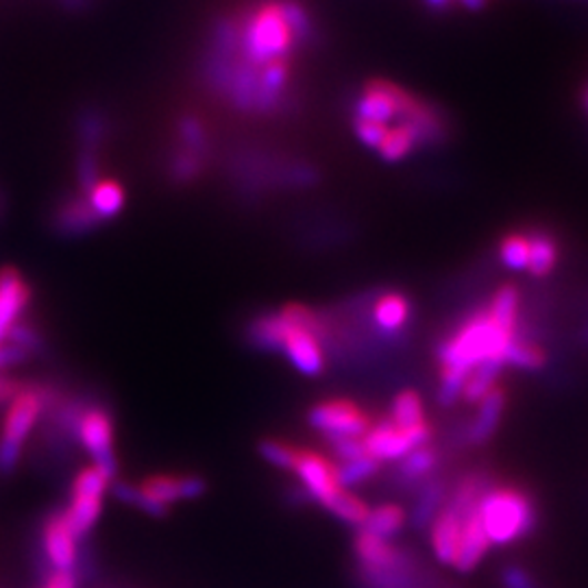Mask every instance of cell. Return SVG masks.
<instances>
[{
  "label": "cell",
  "instance_id": "cell-40",
  "mask_svg": "<svg viewBox=\"0 0 588 588\" xmlns=\"http://www.w3.org/2000/svg\"><path fill=\"white\" fill-rule=\"evenodd\" d=\"M68 4H72V7H77V4H83V0H66Z\"/></svg>",
  "mask_w": 588,
  "mask_h": 588
},
{
  "label": "cell",
  "instance_id": "cell-17",
  "mask_svg": "<svg viewBox=\"0 0 588 588\" xmlns=\"http://www.w3.org/2000/svg\"><path fill=\"white\" fill-rule=\"evenodd\" d=\"M490 540L484 532V526H481L480 515H478V508L474 506L467 517H465V528H462V547H460V556H458V562H456V569L462 571V574H469L474 571L484 556L488 554L490 549Z\"/></svg>",
  "mask_w": 588,
  "mask_h": 588
},
{
  "label": "cell",
  "instance_id": "cell-18",
  "mask_svg": "<svg viewBox=\"0 0 588 588\" xmlns=\"http://www.w3.org/2000/svg\"><path fill=\"white\" fill-rule=\"evenodd\" d=\"M421 147V138L410 122H397L388 127V133L377 149L379 158L388 163L406 160L415 149Z\"/></svg>",
  "mask_w": 588,
  "mask_h": 588
},
{
  "label": "cell",
  "instance_id": "cell-28",
  "mask_svg": "<svg viewBox=\"0 0 588 588\" xmlns=\"http://www.w3.org/2000/svg\"><path fill=\"white\" fill-rule=\"evenodd\" d=\"M177 140H179V147L192 151V153H199V156H208V149H210V136H208V129L203 124L201 118L197 116H181L177 120Z\"/></svg>",
  "mask_w": 588,
  "mask_h": 588
},
{
  "label": "cell",
  "instance_id": "cell-22",
  "mask_svg": "<svg viewBox=\"0 0 588 588\" xmlns=\"http://www.w3.org/2000/svg\"><path fill=\"white\" fill-rule=\"evenodd\" d=\"M286 331V321L279 312H267L249 322L247 338L262 351H279Z\"/></svg>",
  "mask_w": 588,
  "mask_h": 588
},
{
  "label": "cell",
  "instance_id": "cell-21",
  "mask_svg": "<svg viewBox=\"0 0 588 588\" xmlns=\"http://www.w3.org/2000/svg\"><path fill=\"white\" fill-rule=\"evenodd\" d=\"M373 319L377 327L386 333H397L406 327L410 319V301L401 292H386L377 299L373 308Z\"/></svg>",
  "mask_w": 588,
  "mask_h": 588
},
{
  "label": "cell",
  "instance_id": "cell-36",
  "mask_svg": "<svg viewBox=\"0 0 588 588\" xmlns=\"http://www.w3.org/2000/svg\"><path fill=\"white\" fill-rule=\"evenodd\" d=\"M42 588H79V576L74 571H57L49 569L44 574Z\"/></svg>",
  "mask_w": 588,
  "mask_h": 588
},
{
  "label": "cell",
  "instance_id": "cell-35",
  "mask_svg": "<svg viewBox=\"0 0 588 588\" xmlns=\"http://www.w3.org/2000/svg\"><path fill=\"white\" fill-rule=\"evenodd\" d=\"M351 124H353V133L358 136V140L367 149H375V151L381 147V142H383V138L388 133V127H390V124L371 122V120H358V118H353Z\"/></svg>",
  "mask_w": 588,
  "mask_h": 588
},
{
  "label": "cell",
  "instance_id": "cell-4",
  "mask_svg": "<svg viewBox=\"0 0 588 588\" xmlns=\"http://www.w3.org/2000/svg\"><path fill=\"white\" fill-rule=\"evenodd\" d=\"M53 392L40 383H22L9 401L0 431V474H11L22 456L27 438L51 406Z\"/></svg>",
  "mask_w": 588,
  "mask_h": 588
},
{
  "label": "cell",
  "instance_id": "cell-1",
  "mask_svg": "<svg viewBox=\"0 0 588 588\" xmlns=\"http://www.w3.org/2000/svg\"><path fill=\"white\" fill-rule=\"evenodd\" d=\"M240 22V57L256 68L277 59H295L317 44V27L301 0H262Z\"/></svg>",
  "mask_w": 588,
  "mask_h": 588
},
{
  "label": "cell",
  "instance_id": "cell-6",
  "mask_svg": "<svg viewBox=\"0 0 588 588\" xmlns=\"http://www.w3.org/2000/svg\"><path fill=\"white\" fill-rule=\"evenodd\" d=\"M113 478L97 465L83 467L70 486V504L63 508L70 530L79 540L92 532L103 515V497Z\"/></svg>",
  "mask_w": 588,
  "mask_h": 588
},
{
  "label": "cell",
  "instance_id": "cell-13",
  "mask_svg": "<svg viewBox=\"0 0 588 588\" xmlns=\"http://www.w3.org/2000/svg\"><path fill=\"white\" fill-rule=\"evenodd\" d=\"M33 301V288L24 275L13 267L0 268V345L11 329L24 319Z\"/></svg>",
  "mask_w": 588,
  "mask_h": 588
},
{
  "label": "cell",
  "instance_id": "cell-19",
  "mask_svg": "<svg viewBox=\"0 0 588 588\" xmlns=\"http://www.w3.org/2000/svg\"><path fill=\"white\" fill-rule=\"evenodd\" d=\"M519 306H521V295L515 286H501L490 301L488 315L495 325L506 331L508 336H519Z\"/></svg>",
  "mask_w": 588,
  "mask_h": 588
},
{
  "label": "cell",
  "instance_id": "cell-16",
  "mask_svg": "<svg viewBox=\"0 0 588 588\" xmlns=\"http://www.w3.org/2000/svg\"><path fill=\"white\" fill-rule=\"evenodd\" d=\"M506 403H508V395L506 390L497 383L480 403H478V412H476V419L471 423L469 429V440L474 445H484L488 442L497 428L501 426V419H504V412H506Z\"/></svg>",
  "mask_w": 588,
  "mask_h": 588
},
{
  "label": "cell",
  "instance_id": "cell-27",
  "mask_svg": "<svg viewBox=\"0 0 588 588\" xmlns=\"http://www.w3.org/2000/svg\"><path fill=\"white\" fill-rule=\"evenodd\" d=\"M390 419L401 426V428H415L426 419V408H423V399L417 390H401L395 399H392V410H390Z\"/></svg>",
  "mask_w": 588,
  "mask_h": 588
},
{
  "label": "cell",
  "instance_id": "cell-25",
  "mask_svg": "<svg viewBox=\"0 0 588 588\" xmlns=\"http://www.w3.org/2000/svg\"><path fill=\"white\" fill-rule=\"evenodd\" d=\"M530 236V233H528ZM558 262V242L547 231H536L530 236V265L528 270L535 277H547Z\"/></svg>",
  "mask_w": 588,
  "mask_h": 588
},
{
  "label": "cell",
  "instance_id": "cell-24",
  "mask_svg": "<svg viewBox=\"0 0 588 588\" xmlns=\"http://www.w3.org/2000/svg\"><path fill=\"white\" fill-rule=\"evenodd\" d=\"M504 362H484L467 375V381L462 386L460 399L465 403H480L481 399L497 386V379L501 375Z\"/></svg>",
  "mask_w": 588,
  "mask_h": 588
},
{
  "label": "cell",
  "instance_id": "cell-39",
  "mask_svg": "<svg viewBox=\"0 0 588 588\" xmlns=\"http://www.w3.org/2000/svg\"><path fill=\"white\" fill-rule=\"evenodd\" d=\"M460 2H462L467 9H481L488 0H460Z\"/></svg>",
  "mask_w": 588,
  "mask_h": 588
},
{
  "label": "cell",
  "instance_id": "cell-12",
  "mask_svg": "<svg viewBox=\"0 0 588 588\" xmlns=\"http://www.w3.org/2000/svg\"><path fill=\"white\" fill-rule=\"evenodd\" d=\"M471 510V508H469ZM467 508L456 506L454 501H447L436 517L431 519V530H429V542L433 549V556L440 565L456 567L460 547H462V528H465V517L469 512Z\"/></svg>",
  "mask_w": 588,
  "mask_h": 588
},
{
  "label": "cell",
  "instance_id": "cell-11",
  "mask_svg": "<svg viewBox=\"0 0 588 588\" xmlns=\"http://www.w3.org/2000/svg\"><path fill=\"white\" fill-rule=\"evenodd\" d=\"M292 474L301 480V484L308 490V495L312 499H317L325 510L336 499V495L342 490V486L338 481L336 462H331L329 458H325L319 451L301 449Z\"/></svg>",
  "mask_w": 588,
  "mask_h": 588
},
{
  "label": "cell",
  "instance_id": "cell-29",
  "mask_svg": "<svg viewBox=\"0 0 588 588\" xmlns=\"http://www.w3.org/2000/svg\"><path fill=\"white\" fill-rule=\"evenodd\" d=\"M499 260L510 270H528L530 265V236L524 231H512L499 242Z\"/></svg>",
  "mask_w": 588,
  "mask_h": 588
},
{
  "label": "cell",
  "instance_id": "cell-10",
  "mask_svg": "<svg viewBox=\"0 0 588 588\" xmlns=\"http://www.w3.org/2000/svg\"><path fill=\"white\" fill-rule=\"evenodd\" d=\"M42 549L49 569L57 571H74L81 551H79V538L70 530V524L66 519L63 510H53L44 524H42Z\"/></svg>",
  "mask_w": 588,
  "mask_h": 588
},
{
  "label": "cell",
  "instance_id": "cell-2",
  "mask_svg": "<svg viewBox=\"0 0 588 588\" xmlns=\"http://www.w3.org/2000/svg\"><path fill=\"white\" fill-rule=\"evenodd\" d=\"M476 508L490 545L517 542L536 528L535 501L517 486H495L486 490Z\"/></svg>",
  "mask_w": 588,
  "mask_h": 588
},
{
  "label": "cell",
  "instance_id": "cell-7",
  "mask_svg": "<svg viewBox=\"0 0 588 588\" xmlns=\"http://www.w3.org/2000/svg\"><path fill=\"white\" fill-rule=\"evenodd\" d=\"M421 101V97L390 79H371L353 101V118L392 124V120H408Z\"/></svg>",
  "mask_w": 588,
  "mask_h": 588
},
{
  "label": "cell",
  "instance_id": "cell-20",
  "mask_svg": "<svg viewBox=\"0 0 588 588\" xmlns=\"http://www.w3.org/2000/svg\"><path fill=\"white\" fill-rule=\"evenodd\" d=\"M90 206L94 212L101 216V220H111L124 210L127 203V192L124 186L116 179H99L88 192H86Z\"/></svg>",
  "mask_w": 588,
  "mask_h": 588
},
{
  "label": "cell",
  "instance_id": "cell-26",
  "mask_svg": "<svg viewBox=\"0 0 588 588\" xmlns=\"http://www.w3.org/2000/svg\"><path fill=\"white\" fill-rule=\"evenodd\" d=\"M336 519L345 521L347 526H353V528H362L371 515V508L358 497L353 495L349 488H342L336 499L329 504L327 508Z\"/></svg>",
  "mask_w": 588,
  "mask_h": 588
},
{
  "label": "cell",
  "instance_id": "cell-9",
  "mask_svg": "<svg viewBox=\"0 0 588 588\" xmlns=\"http://www.w3.org/2000/svg\"><path fill=\"white\" fill-rule=\"evenodd\" d=\"M308 421L327 438H365L373 428L369 415L351 399H325L310 408Z\"/></svg>",
  "mask_w": 588,
  "mask_h": 588
},
{
  "label": "cell",
  "instance_id": "cell-14",
  "mask_svg": "<svg viewBox=\"0 0 588 588\" xmlns=\"http://www.w3.org/2000/svg\"><path fill=\"white\" fill-rule=\"evenodd\" d=\"M279 351L286 353V358L292 362V367L299 373L317 377L325 371V353H322L321 340L308 329H299V327H292L286 322V331H283V340H281Z\"/></svg>",
  "mask_w": 588,
  "mask_h": 588
},
{
  "label": "cell",
  "instance_id": "cell-5",
  "mask_svg": "<svg viewBox=\"0 0 588 588\" xmlns=\"http://www.w3.org/2000/svg\"><path fill=\"white\" fill-rule=\"evenodd\" d=\"M63 426L72 429L77 442L92 458V465L108 471L118 480V458H116V421L106 406L88 403L74 408L72 417L66 412Z\"/></svg>",
  "mask_w": 588,
  "mask_h": 588
},
{
  "label": "cell",
  "instance_id": "cell-38",
  "mask_svg": "<svg viewBox=\"0 0 588 588\" xmlns=\"http://www.w3.org/2000/svg\"><path fill=\"white\" fill-rule=\"evenodd\" d=\"M426 4H428L429 9H436V11H440V9H449L451 4H454V0H423Z\"/></svg>",
  "mask_w": 588,
  "mask_h": 588
},
{
  "label": "cell",
  "instance_id": "cell-3",
  "mask_svg": "<svg viewBox=\"0 0 588 588\" xmlns=\"http://www.w3.org/2000/svg\"><path fill=\"white\" fill-rule=\"evenodd\" d=\"M111 490L127 506H133L149 517L161 519L170 512L175 504L203 497L208 490V481L195 474H158L138 484L113 480Z\"/></svg>",
  "mask_w": 588,
  "mask_h": 588
},
{
  "label": "cell",
  "instance_id": "cell-8",
  "mask_svg": "<svg viewBox=\"0 0 588 588\" xmlns=\"http://www.w3.org/2000/svg\"><path fill=\"white\" fill-rule=\"evenodd\" d=\"M431 436L433 428L429 421L415 428H401L392 419H383L369 429V433L365 436V447L377 462H392L403 460L415 449L429 445Z\"/></svg>",
  "mask_w": 588,
  "mask_h": 588
},
{
  "label": "cell",
  "instance_id": "cell-33",
  "mask_svg": "<svg viewBox=\"0 0 588 588\" xmlns=\"http://www.w3.org/2000/svg\"><path fill=\"white\" fill-rule=\"evenodd\" d=\"M206 158L199 153H192L183 147H179L175 151V156L168 161V170H170V179L177 183H188L192 179H197L203 170Z\"/></svg>",
  "mask_w": 588,
  "mask_h": 588
},
{
  "label": "cell",
  "instance_id": "cell-31",
  "mask_svg": "<svg viewBox=\"0 0 588 588\" xmlns=\"http://www.w3.org/2000/svg\"><path fill=\"white\" fill-rule=\"evenodd\" d=\"M381 462H377L369 454L349 462H336V471H338V481L342 488H351L356 484H362L365 480H371L373 476L379 474Z\"/></svg>",
  "mask_w": 588,
  "mask_h": 588
},
{
  "label": "cell",
  "instance_id": "cell-37",
  "mask_svg": "<svg viewBox=\"0 0 588 588\" xmlns=\"http://www.w3.org/2000/svg\"><path fill=\"white\" fill-rule=\"evenodd\" d=\"M20 388H22V381L0 373V403H9Z\"/></svg>",
  "mask_w": 588,
  "mask_h": 588
},
{
  "label": "cell",
  "instance_id": "cell-32",
  "mask_svg": "<svg viewBox=\"0 0 588 588\" xmlns=\"http://www.w3.org/2000/svg\"><path fill=\"white\" fill-rule=\"evenodd\" d=\"M299 447L279 440V438H265L260 442V454L268 465L281 469V471H295V465L299 460Z\"/></svg>",
  "mask_w": 588,
  "mask_h": 588
},
{
  "label": "cell",
  "instance_id": "cell-30",
  "mask_svg": "<svg viewBox=\"0 0 588 588\" xmlns=\"http://www.w3.org/2000/svg\"><path fill=\"white\" fill-rule=\"evenodd\" d=\"M506 365H512V367H519V369H526V371H538L547 365V353L542 347H538L530 340H524V338H512V342L508 345V351H506Z\"/></svg>",
  "mask_w": 588,
  "mask_h": 588
},
{
  "label": "cell",
  "instance_id": "cell-15",
  "mask_svg": "<svg viewBox=\"0 0 588 588\" xmlns=\"http://www.w3.org/2000/svg\"><path fill=\"white\" fill-rule=\"evenodd\" d=\"M103 225L86 195H74L54 208L53 227L61 236H86Z\"/></svg>",
  "mask_w": 588,
  "mask_h": 588
},
{
  "label": "cell",
  "instance_id": "cell-23",
  "mask_svg": "<svg viewBox=\"0 0 588 588\" xmlns=\"http://www.w3.org/2000/svg\"><path fill=\"white\" fill-rule=\"evenodd\" d=\"M406 519H408V515L399 504H383V506L371 508V515L360 530L390 540L392 536L403 530Z\"/></svg>",
  "mask_w": 588,
  "mask_h": 588
},
{
  "label": "cell",
  "instance_id": "cell-34",
  "mask_svg": "<svg viewBox=\"0 0 588 588\" xmlns=\"http://www.w3.org/2000/svg\"><path fill=\"white\" fill-rule=\"evenodd\" d=\"M436 449L433 447H419L415 449L412 454H408L403 460H401V467H399V474L403 480H421L426 478L428 474H431V469L436 467Z\"/></svg>",
  "mask_w": 588,
  "mask_h": 588
}]
</instances>
